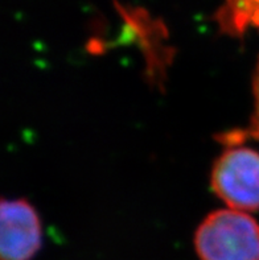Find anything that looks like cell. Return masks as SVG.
<instances>
[{"label": "cell", "instance_id": "cell-4", "mask_svg": "<svg viewBox=\"0 0 259 260\" xmlns=\"http://www.w3.org/2000/svg\"><path fill=\"white\" fill-rule=\"evenodd\" d=\"M249 134L259 139V59L254 74V116L251 120V127Z\"/></svg>", "mask_w": 259, "mask_h": 260}, {"label": "cell", "instance_id": "cell-1", "mask_svg": "<svg viewBox=\"0 0 259 260\" xmlns=\"http://www.w3.org/2000/svg\"><path fill=\"white\" fill-rule=\"evenodd\" d=\"M201 260H259V223L233 209L208 215L194 235Z\"/></svg>", "mask_w": 259, "mask_h": 260}, {"label": "cell", "instance_id": "cell-2", "mask_svg": "<svg viewBox=\"0 0 259 260\" xmlns=\"http://www.w3.org/2000/svg\"><path fill=\"white\" fill-rule=\"evenodd\" d=\"M212 189L230 209L259 210V152L230 148L214 162Z\"/></svg>", "mask_w": 259, "mask_h": 260}, {"label": "cell", "instance_id": "cell-3", "mask_svg": "<svg viewBox=\"0 0 259 260\" xmlns=\"http://www.w3.org/2000/svg\"><path fill=\"white\" fill-rule=\"evenodd\" d=\"M41 223L25 200L2 202V260H31L41 247Z\"/></svg>", "mask_w": 259, "mask_h": 260}, {"label": "cell", "instance_id": "cell-5", "mask_svg": "<svg viewBox=\"0 0 259 260\" xmlns=\"http://www.w3.org/2000/svg\"><path fill=\"white\" fill-rule=\"evenodd\" d=\"M251 2H253L256 7H259V0H251Z\"/></svg>", "mask_w": 259, "mask_h": 260}]
</instances>
